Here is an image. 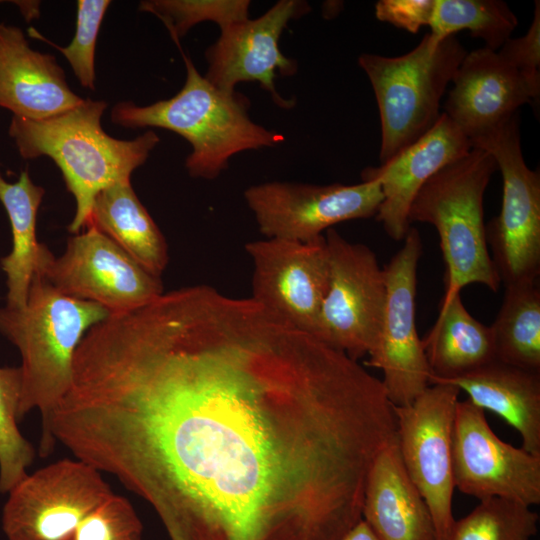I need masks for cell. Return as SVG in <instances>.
Listing matches in <instances>:
<instances>
[{"label":"cell","mask_w":540,"mask_h":540,"mask_svg":"<svg viewBox=\"0 0 540 540\" xmlns=\"http://www.w3.org/2000/svg\"><path fill=\"white\" fill-rule=\"evenodd\" d=\"M490 327L495 359L540 372V290L536 283L505 287Z\"/></svg>","instance_id":"cell-25"},{"label":"cell","mask_w":540,"mask_h":540,"mask_svg":"<svg viewBox=\"0 0 540 540\" xmlns=\"http://www.w3.org/2000/svg\"><path fill=\"white\" fill-rule=\"evenodd\" d=\"M422 343L430 380L458 377L495 360L490 327L467 311L460 294L441 304Z\"/></svg>","instance_id":"cell-23"},{"label":"cell","mask_w":540,"mask_h":540,"mask_svg":"<svg viewBox=\"0 0 540 540\" xmlns=\"http://www.w3.org/2000/svg\"><path fill=\"white\" fill-rule=\"evenodd\" d=\"M493 156L472 148L435 173L414 198L409 221L429 223L438 233L446 273L442 303L478 283L497 292L500 279L486 241L483 198L493 172Z\"/></svg>","instance_id":"cell-5"},{"label":"cell","mask_w":540,"mask_h":540,"mask_svg":"<svg viewBox=\"0 0 540 540\" xmlns=\"http://www.w3.org/2000/svg\"><path fill=\"white\" fill-rule=\"evenodd\" d=\"M362 519L381 540H438L429 508L403 465L397 438L372 464Z\"/></svg>","instance_id":"cell-20"},{"label":"cell","mask_w":540,"mask_h":540,"mask_svg":"<svg viewBox=\"0 0 540 540\" xmlns=\"http://www.w3.org/2000/svg\"><path fill=\"white\" fill-rule=\"evenodd\" d=\"M245 249L252 263L250 297L313 334L329 282L325 237L308 242L264 237Z\"/></svg>","instance_id":"cell-15"},{"label":"cell","mask_w":540,"mask_h":540,"mask_svg":"<svg viewBox=\"0 0 540 540\" xmlns=\"http://www.w3.org/2000/svg\"><path fill=\"white\" fill-rule=\"evenodd\" d=\"M112 494L100 471L78 459H61L27 474L9 491L2 528L8 540H69Z\"/></svg>","instance_id":"cell-11"},{"label":"cell","mask_w":540,"mask_h":540,"mask_svg":"<svg viewBox=\"0 0 540 540\" xmlns=\"http://www.w3.org/2000/svg\"><path fill=\"white\" fill-rule=\"evenodd\" d=\"M472 147L490 153L503 182L500 213L485 225L492 262L505 287L536 283L540 273V176L524 161L516 113Z\"/></svg>","instance_id":"cell-7"},{"label":"cell","mask_w":540,"mask_h":540,"mask_svg":"<svg viewBox=\"0 0 540 540\" xmlns=\"http://www.w3.org/2000/svg\"><path fill=\"white\" fill-rule=\"evenodd\" d=\"M35 273L61 293L98 304L109 314L139 308L164 292L160 278L93 226L69 237L59 257L42 243Z\"/></svg>","instance_id":"cell-9"},{"label":"cell","mask_w":540,"mask_h":540,"mask_svg":"<svg viewBox=\"0 0 540 540\" xmlns=\"http://www.w3.org/2000/svg\"><path fill=\"white\" fill-rule=\"evenodd\" d=\"M432 384L464 391L472 404L512 426L522 438L523 449L540 456V372L495 359L458 377L431 379Z\"/></svg>","instance_id":"cell-21"},{"label":"cell","mask_w":540,"mask_h":540,"mask_svg":"<svg viewBox=\"0 0 540 540\" xmlns=\"http://www.w3.org/2000/svg\"><path fill=\"white\" fill-rule=\"evenodd\" d=\"M109 0H79L74 37L66 47L57 48L70 64L79 83L89 89L95 87V47Z\"/></svg>","instance_id":"cell-30"},{"label":"cell","mask_w":540,"mask_h":540,"mask_svg":"<svg viewBox=\"0 0 540 540\" xmlns=\"http://www.w3.org/2000/svg\"><path fill=\"white\" fill-rule=\"evenodd\" d=\"M444 112L472 142L483 138L538 98L540 84L527 79L498 51L467 53L453 79Z\"/></svg>","instance_id":"cell-17"},{"label":"cell","mask_w":540,"mask_h":540,"mask_svg":"<svg viewBox=\"0 0 540 540\" xmlns=\"http://www.w3.org/2000/svg\"><path fill=\"white\" fill-rule=\"evenodd\" d=\"M21 396L19 367H0V493L9 492L28 473L35 449L17 423Z\"/></svg>","instance_id":"cell-28"},{"label":"cell","mask_w":540,"mask_h":540,"mask_svg":"<svg viewBox=\"0 0 540 540\" xmlns=\"http://www.w3.org/2000/svg\"><path fill=\"white\" fill-rule=\"evenodd\" d=\"M308 3L280 0L262 16L221 28L219 38L205 53L208 70L204 76L217 89L232 94L243 81H258L282 108H291L293 100L282 98L275 88L279 73L291 76L297 66L279 48V39L287 24L308 13Z\"/></svg>","instance_id":"cell-16"},{"label":"cell","mask_w":540,"mask_h":540,"mask_svg":"<svg viewBox=\"0 0 540 540\" xmlns=\"http://www.w3.org/2000/svg\"><path fill=\"white\" fill-rule=\"evenodd\" d=\"M82 101L53 55L32 49L19 27L0 23V107L13 116L43 120Z\"/></svg>","instance_id":"cell-19"},{"label":"cell","mask_w":540,"mask_h":540,"mask_svg":"<svg viewBox=\"0 0 540 540\" xmlns=\"http://www.w3.org/2000/svg\"><path fill=\"white\" fill-rule=\"evenodd\" d=\"M109 312L69 297L35 273L22 308L0 307V334L20 352L19 420L33 409L42 429L68 391L76 350L88 330Z\"/></svg>","instance_id":"cell-4"},{"label":"cell","mask_w":540,"mask_h":540,"mask_svg":"<svg viewBox=\"0 0 540 540\" xmlns=\"http://www.w3.org/2000/svg\"><path fill=\"white\" fill-rule=\"evenodd\" d=\"M248 0H147L139 10L159 18L174 42L179 41L196 24L211 21L221 28L249 19Z\"/></svg>","instance_id":"cell-29"},{"label":"cell","mask_w":540,"mask_h":540,"mask_svg":"<svg viewBox=\"0 0 540 540\" xmlns=\"http://www.w3.org/2000/svg\"><path fill=\"white\" fill-rule=\"evenodd\" d=\"M244 198L265 238L308 242L335 224L376 216L383 194L371 179L354 185L271 181L247 188Z\"/></svg>","instance_id":"cell-13"},{"label":"cell","mask_w":540,"mask_h":540,"mask_svg":"<svg viewBox=\"0 0 540 540\" xmlns=\"http://www.w3.org/2000/svg\"><path fill=\"white\" fill-rule=\"evenodd\" d=\"M435 0H380L375 4V16L398 28L417 33L429 25Z\"/></svg>","instance_id":"cell-33"},{"label":"cell","mask_w":540,"mask_h":540,"mask_svg":"<svg viewBox=\"0 0 540 540\" xmlns=\"http://www.w3.org/2000/svg\"><path fill=\"white\" fill-rule=\"evenodd\" d=\"M329 282L313 335L357 360L374 349L385 303L386 277L375 253L326 231Z\"/></svg>","instance_id":"cell-8"},{"label":"cell","mask_w":540,"mask_h":540,"mask_svg":"<svg viewBox=\"0 0 540 540\" xmlns=\"http://www.w3.org/2000/svg\"><path fill=\"white\" fill-rule=\"evenodd\" d=\"M103 100L83 99L76 107L43 120L12 116L9 135L24 159L47 156L62 172L67 190L75 200L68 231L85 229L95 197L143 165L159 142L150 130L130 140L108 135L101 118Z\"/></svg>","instance_id":"cell-2"},{"label":"cell","mask_w":540,"mask_h":540,"mask_svg":"<svg viewBox=\"0 0 540 540\" xmlns=\"http://www.w3.org/2000/svg\"><path fill=\"white\" fill-rule=\"evenodd\" d=\"M453 478L462 493L499 497L527 506L540 503V456L502 441L485 411L458 401L453 428Z\"/></svg>","instance_id":"cell-14"},{"label":"cell","mask_w":540,"mask_h":540,"mask_svg":"<svg viewBox=\"0 0 540 540\" xmlns=\"http://www.w3.org/2000/svg\"><path fill=\"white\" fill-rule=\"evenodd\" d=\"M45 189L36 185L28 172H21L18 180L8 182L0 172V202L5 208L12 232V249L0 259L7 280V303L10 308L26 304L32 278L36 272L42 243L36 235L38 209Z\"/></svg>","instance_id":"cell-24"},{"label":"cell","mask_w":540,"mask_h":540,"mask_svg":"<svg viewBox=\"0 0 540 540\" xmlns=\"http://www.w3.org/2000/svg\"><path fill=\"white\" fill-rule=\"evenodd\" d=\"M142 531L131 503L112 494L80 522L69 540H142Z\"/></svg>","instance_id":"cell-31"},{"label":"cell","mask_w":540,"mask_h":540,"mask_svg":"<svg viewBox=\"0 0 540 540\" xmlns=\"http://www.w3.org/2000/svg\"><path fill=\"white\" fill-rule=\"evenodd\" d=\"M538 519L530 506L491 497L455 520L447 540H531L537 533Z\"/></svg>","instance_id":"cell-27"},{"label":"cell","mask_w":540,"mask_h":540,"mask_svg":"<svg viewBox=\"0 0 540 540\" xmlns=\"http://www.w3.org/2000/svg\"><path fill=\"white\" fill-rule=\"evenodd\" d=\"M186 81L173 97L147 106L132 101L117 103L111 121L126 128L157 127L186 139L192 152L185 166L190 176L212 180L242 151L272 147L283 135L254 123L247 112V99L213 86L181 50Z\"/></svg>","instance_id":"cell-3"},{"label":"cell","mask_w":540,"mask_h":540,"mask_svg":"<svg viewBox=\"0 0 540 540\" xmlns=\"http://www.w3.org/2000/svg\"><path fill=\"white\" fill-rule=\"evenodd\" d=\"M87 226L109 237L153 276L160 278L165 271L167 242L130 180L115 182L98 193Z\"/></svg>","instance_id":"cell-22"},{"label":"cell","mask_w":540,"mask_h":540,"mask_svg":"<svg viewBox=\"0 0 540 540\" xmlns=\"http://www.w3.org/2000/svg\"><path fill=\"white\" fill-rule=\"evenodd\" d=\"M498 53L530 81L540 84V2H535L534 17L528 32L509 38Z\"/></svg>","instance_id":"cell-32"},{"label":"cell","mask_w":540,"mask_h":540,"mask_svg":"<svg viewBox=\"0 0 540 540\" xmlns=\"http://www.w3.org/2000/svg\"><path fill=\"white\" fill-rule=\"evenodd\" d=\"M518 19L501 0H435L430 34L441 41L461 30L498 51L511 38Z\"/></svg>","instance_id":"cell-26"},{"label":"cell","mask_w":540,"mask_h":540,"mask_svg":"<svg viewBox=\"0 0 540 540\" xmlns=\"http://www.w3.org/2000/svg\"><path fill=\"white\" fill-rule=\"evenodd\" d=\"M19 9L22 15L27 21H30L32 18H35L39 14V2L34 1H13Z\"/></svg>","instance_id":"cell-35"},{"label":"cell","mask_w":540,"mask_h":540,"mask_svg":"<svg viewBox=\"0 0 540 540\" xmlns=\"http://www.w3.org/2000/svg\"><path fill=\"white\" fill-rule=\"evenodd\" d=\"M459 393L452 385L432 384L412 403L393 406L403 465L429 508L438 540H447L455 522L452 445Z\"/></svg>","instance_id":"cell-10"},{"label":"cell","mask_w":540,"mask_h":540,"mask_svg":"<svg viewBox=\"0 0 540 540\" xmlns=\"http://www.w3.org/2000/svg\"><path fill=\"white\" fill-rule=\"evenodd\" d=\"M467 52L449 36L436 41L427 33L398 57L361 54L379 108L381 164L419 140L440 118V101Z\"/></svg>","instance_id":"cell-6"},{"label":"cell","mask_w":540,"mask_h":540,"mask_svg":"<svg viewBox=\"0 0 540 540\" xmlns=\"http://www.w3.org/2000/svg\"><path fill=\"white\" fill-rule=\"evenodd\" d=\"M472 148L468 137L442 113L419 140L380 166L363 170L362 180H376L381 185L383 201L376 219L391 239L404 240L411 227V204L428 179Z\"/></svg>","instance_id":"cell-18"},{"label":"cell","mask_w":540,"mask_h":540,"mask_svg":"<svg viewBox=\"0 0 540 540\" xmlns=\"http://www.w3.org/2000/svg\"><path fill=\"white\" fill-rule=\"evenodd\" d=\"M422 253L418 230L410 227L400 250L384 268L386 303L380 334L366 365L383 373L393 406L412 403L428 386L431 370L416 327L417 267Z\"/></svg>","instance_id":"cell-12"},{"label":"cell","mask_w":540,"mask_h":540,"mask_svg":"<svg viewBox=\"0 0 540 540\" xmlns=\"http://www.w3.org/2000/svg\"><path fill=\"white\" fill-rule=\"evenodd\" d=\"M53 430L146 500L171 540H342L396 419L357 360L197 284L90 344Z\"/></svg>","instance_id":"cell-1"},{"label":"cell","mask_w":540,"mask_h":540,"mask_svg":"<svg viewBox=\"0 0 540 540\" xmlns=\"http://www.w3.org/2000/svg\"><path fill=\"white\" fill-rule=\"evenodd\" d=\"M342 540H381L371 527L361 519L342 538Z\"/></svg>","instance_id":"cell-34"}]
</instances>
